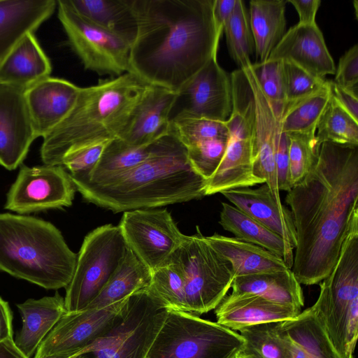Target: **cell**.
Instances as JSON below:
<instances>
[{
  "instance_id": "cell-1",
  "label": "cell",
  "mask_w": 358,
  "mask_h": 358,
  "mask_svg": "<svg viewBox=\"0 0 358 358\" xmlns=\"http://www.w3.org/2000/svg\"><path fill=\"white\" fill-rule=\"evenodd\" d=\"M287 192L296 231L291 270L301 285L319 284L358 216V146L323 143L309 173Z\"/></svg>"
},
{
  "instance_id": "cell-2",
  "label": "cell",
  "mask_w": 358,
  "mask_h": 358,
  "mask_svg": "<svg viewBox=\"0 0 358 358\" xmlns=\"http://www.w3.org/2000/svg\"><path fill=\"white\" fill-rule=\"evenodd\" d=\"M214 0H131L137 31L129 71L145 83L179 93L217 55Z\"/></svg>"
},
{
  "instance_id": "cell-3",
  "label": "cell",
  "mask_w": 358,
  "mask_h": 358,
  "mask_svg": "<svg viewBox=\"0 0 358 358\" xmlns=\"http://www.w3.org/2000/svg\"><path fill=\"white\" fill-rule=\"evenodd\" d=\"M73 183L88 202L119 213L201 199L206 196V180L173 136L162 150L122 173L99 183Z\"/></svg>"
},
{
  "instance_id": "cell-4",
  "label": "cell",
  "mask_w": 358,
  "mask_h": 358,
  "mask_svg": "<svg viewBox=\"0 0 358 358\" xmlns=\"http://www.w3.org/2000/svg\"><path fill=\"white\" fill-rule=\"evenodd\" d=\"M149 85L126 73L81 87L70 113L43 138L40 150L43 164L62 166L63 157L75 148L100 139L120 138Z\"/></svg>"
},
{
  "instance_id": "cell-5",
  "label": "cell",
  "mask_w": 358,
  "mask_h": 358,
  "mask_svg": "<svg viewBox=\"0 0 358 358\" xmlns=\"http://www.w3.org/2000/svg\"><path fill=\"white\" fill-rule=\"evenodd\" d=\"M77 259L61 231L36 217L0 213V271L47 289L69 285Z\"/></svg>"
},
{
  "instance_id": "cell-6",
  "label": "cell",
  "mask_w": 358,
  "mask_h": 358,
  "mask_svg": "<svg viewBox=\"0 0 358 358\" xmlns=\"http://www.w3.org/2000/svg\"><path fill=\"white\" fill-rule=\"evenodd\" d=\"M311 306L341 358H355L358 336V217L342 244L337 262L320 283Z\"/></svg>"
},
{
  "instance_id": "cell-7",
  "label": "cell",
  "mask_w": 358,
  "mask_h": 358,
  "mask_svg": "<svg viewBox=\"0 0 358 358\" xmlns=\"http://www.w3.org/2000/svg\"><path fill=\"white\" fill-rule=\"evenodd\" d=\"M244 339L217 322L169 309L145 358H236Z\"/></svg>"
},
{
  "instance_id": "cell-8",
  "label": "cell",
  "mask_w": 358,
  "mask_h": 358,
  "mask_svg": "<svg viewBox=\"0 0 358 358\" xmlns=\"http://www.w3.org/2000/svg\"><path fill=\"white\" fill-rule=\"evenodd\" d=\"M181 271L187 312L201 315L215 309L231 287L234 278L230 263L210 243L196 227L166 259Z\"/></svg>"
},
{
  "instance_id": "cell-9",
  "label": "cell",
  "mask_w": 358,
  "mask_h": 358,
  "mask_svg": "<svg viewBox=\"0 0 358 358\" xmlns=\"http://www.w3.org/2000/svg\"><path fill=\"white\" fill-rule=\"evenodd\" d=\"M169 308L148 288L127 300L115 325L73 358H145Z\"/></svg>"
},
{
  "instance_id": "cell-10",
  "label": "cell",
  "mask_w": 358,
  "mask_h": 358,
  "mask_svg": "<svg viewBox=\"0 0 358 358\" xmlns=\"http://www.w3.org/2000/svg\"><path fill=\"white\" fill-rule=\"evenodd\" d=\"M231 89L232 108L225 121L229 139L220 164L206 180V196L265 183L253 173L255 106L252 90L249 84L243 81L233 83Z\"/></svg>"
},
{
  "instance_id": "cell-11",
  "label": "cell",
  "mask_w": 358,
  "mask_h": 358,
  "mask_svg": "<svg viewBox=\"0 0 358 358\" xmlns=\"http://www.w3.org/2000/svg\"><path fill=\"white\" fill-rule=\"evenodd\" d=\"M128 246L119 226L99 227L84 238L73 276L66 287V312L85 310L124 259Z\"/></svg>"
},
{
  "instance_id": "cell-12",
  "label": "cell",
  "mask_w": 358,
  "mask_h": 358,
  "mask_svg": "<svg viewBox=\"0 0 358 358\" xmlns=\"http://www.w3.org/2000/svg\"><path fill=\"white\" fill-rule=\"evenodd\" d=\"M57 8L69 45L85 69L110 78L129 73L127 41L80 16L67 0L57 1Z\"/></svg>"
},
{
  "instance_id": "cell-13",
  "label": "cell",
  "mask_w": 358,
  "mask_h": 358,
  "mask_svg": "<svg viewBox=\"0 0 358 358\" xmlns=\"http://www.w3.org/2000/svg\"><path fill=\"white\" fill-rule=\"evenodd\" d=\"M118 226L128 248L151 272L166 261L185 237L166 209L125 211Z\"/></svg>"
},
{
  "instance_id": "cell-14",
  "label": "cell",
  "mask_w": 358,
  "mask_h": 358,
  "mask_svg": "<svg viewBox=\"0 0 358 358\" xmlns=\"http://www.w3.org/2000/svg\"><path fill=\"white\" fill-rule=\"evenodd\" d=\"M127 299L103 308L65 312L38 346L34 358H69L76 355L110 330Z\"/></svg>"
},
{
  "instance_id": "cell-15",
  "label": "cell",
  "mask_w": 358,
  "mask_h": 358,
  "mask_svg": "<svg viewBox=\"0 0 358 358\" xmlns=\"http://www.w3.org/2000/svg\"><path fill=\"white\" fill-rule=\"evenodd\" d=\"M76 187L63 166H21L5 208L26 214L72 204Z\"/></svg>"
},
{
  "instance_id": "cell-16",
  "label": "cell",
  "mask_w": 358,
  "mask_h": 358,
  "mask_svg": "<svg viewBox=\"0 0 358 358\" xmlns=\"http://www.w3.org/2000/svg\"><path fill=\"white\" fill-rule=\"evenodd\" d=\"M178 95L185 103L175 115L225 122L231 114V78L218 64L217 55L182 87Z\"/></svg>"
},
{
  "instance_id": "cell-17",
  "label": "cell",
  "mask_w": 358,
  "mask_h": 358,
  "mask_svg": "<svg viewBox=\"0 0 358 358\" xmlns=\"http://www.w3.org/2000/svg\"><path fill=\"white\" fill-rule=\"evenodd\" d=\"M24 92L0 83V165L9 171L22 164L36 139Z\"/></svg>"
},
{
  "instance_id": "cell-18",
  "label": "cell",
  "mask_w": 358,
  "mask_h": 358,
  "mask_svg": "<svg viewBox=\"0 0 358 358\" xmlns=\"http://www.w3.org/2000/svg\"><path fill=\"white\" fill-rule=\"evenodd\" d=\"M241 70L248 80L254 99L253 173L268 185L276 200L282 203L275 162L276 136L280 124L256 79L251 65Z\"/></svg>"
},
{
  "instance_id": "cell-19",
  "label": "cell",
  "mask_w": 358,
  "mask_h": 358,
  "mask_svg": "<svg viewBox=\"0 0 358 358\" xmlns=\"http://www.w3.org/2000/svg\"><path fill=\"white\" fill-rule=\"evenodd\" d=\"M80 90L69 80L50 76L25 90L36 138L47 136L64 120L73 108Z\"/></svg>"
},
{
  "instance_id": "cell-20",
  "label": "cell",
  "mask_w": 358,
  "mask_h": 358,
  "mask_svg": "<svg viewBox=\"0 0 358 358\" xmlns=\"http://www.w3.org/2000/svg\"><path fill=\"white\" fill-rule=\"evenodd\" d=\"M268 59L291 62L322 79L336 71L334 59L316 23H298L289 28Z\"/></svg>"
},
{
  "instance_id": "cell-21",
  "label": "cell",
  "mask_w": 358,
  "mask_h": 358,
  "mask_svg": "<svg viewBox=\"0 0 358 358\" xmlns=\"http://www.w3.org/2000/svg\"><path fill=\"white\" fill-rule=\"evenodd\" d=\"M179 95L150 85L120 138L129 145H149L169 134L171 113Z\"/></svg>"
},
{
  "instance_id": "cell-22",
  "label": "cell",
  "mask_w": 358,
  "mask_h": 358,
  "mask_svg": "<svg viewBox=\"0 0 358 358\" xmlns=\"http://www.w3.org/2000/svg\"><path fill=\"white\" fill-rule=\"evenodd\" d=\"M231 203L282 236L294 249L296 231L290 210L279 203L267 184L239 187L221 193Z\"/></svg>"
},
{
  "instance_id": "cell-23",
  "label": "cell",
  "mask_w": 358,
  "mask_h": 358,
  "mask_svg": "<svg viewBox=\"0 0 358 358\" xmlns=\"http://www.w3.org/2000/svg\"><path fill=\"white\" fill-rule=\"evenodd\" d=\"M301 312L255 294L232 292L215 308L216 322L235 331L258 324L292 320Z\"/></svg>"
},
{
  "instance_id": "cell-24",
  "label": "cell",
  "mask_w": 358,
  "mask_h": 358,
  "mask_svg": "<svg viewBox=\"0 0 358 358\" xmlns=\"http://www.w3.org/2000/svg\"><path fill=\"white\" fill-rule=\"evenodd\" d=\"M56 8L55 0H0V63L25 34L34 32Z\"/></svg>"
},
{
  "instance_id": "cell-25",
  "label": "cell",
  "mask_w": 358,
  "mask_h": 358,
  "mask_svg": "<svg viewBox=\"0 0 358 358\" xmlns=\"http://www.w3.org/2000/svg\"><path fill=\"white\" fill-rule=\"evenodd\" d=\"M50 61L34 32L25 34L0 63V83L27 90L50 76Z\"/></svg>"
},
{
  "instance_id": "cell-26",
  "label": "cell",
  "mask_w": 358,
  "mask_h": 358,
  "mask_svg": "<svg viewBox=\"0 0 358 358\" xmlns=\"http://www.w3.org/2000/svg\"><path fill=\"white\" fill-rule=\"evenodd\" d=\"M291 358H341L311 307L292 320L278 322Z\"/></svg>"
},
{
  "instance_id": "cell-27",
  "label": "cell",
  "mask_w": 358,
  "mask_h": 358,
  "mask_svg": "<svg viewBox=\"0 0 358 358\" xmlns=\"http://www.w3.org/2000/svg\"><path fill=\"white\" fill-rule=\"evenodd\" d=\"M17 306L22 315V327L15 343L31 358L66 312L64 299L56 292L52 296L27 299Z\"/></svg>"
},
{
  "instance_id": "cell-28",
  "label": "cell",
  "mask_w": 358,
  "mask_h": 358,
  "mask_svg": "<svg viewBox=\"0 0 358 358\" xmlns=\"http://www.w3.org/2000/svg\"><path fill=\"white\" fill-rule=\"evenodd\" d=\"M173 139L171 134L146 145L134 146L120 138L112 139L105 148L101 157L88 174L81 176H70L72 182L99 183L122 173L144 162L159 152Z\"/></svg>"
},
{
  "instance_id": "cell-29",
  "label": "cell",
  "mask_w": 358,
  "mask_h": 358,
  "mask_svg": "<svg viewBox=\"0 0 358 358\" xmlns=\"http://www.w3.org/2000/svg\"><path fill=\"white\" fill-rule=\"evenodd\" d=\"M220 224L235 238L259 246L283 259L292 268L294 248L282 236L248 216L232 204L222 203Z\"/></svg>"
},
{
  "instance_id": "cell-30",
  "label": "cell",
  "mask_w": 358,
  "mask_h": 358,
  "mask_svg": "<svg viewBox=\"0 0 358 358\" xmlns=\"http://www.w3.org/2000/svg\"><path fill=\"white\" fill-rule=\"evenodd\" d=\"M207 238L230 263L234 278L289 268L282 258L256 245L217 233Z\"/></svg>"
},
{
  "instance_id": "cell-31",
  "label": "cell",
  "mask_w": 358,
  "mask_h": 358,
  "mask_svg": "<svg viewBox=\"0 0 358 358\" xmlns=\"http://www.w3.org/2000/svg\"><path fill=\"white\" fill-rule=\"evenodd\" d=\"M231 288L234 294H255L300 310L304 305L301 284L290 268L235 277Z\"/></svg>"
},
{
  "instance_id": "cell-32",
  "label": "cell",
  "mask_w": 358,
  "mask_h": 358,
  "mask_svg": "<svg viewBox=\"0 0 358 358\" xmlns=\"http://www.w3.org/2000/svg\"><path fill=\"white\" fill-rule=\"evenodd\" d=\"M80 16L93 24L133 43L137 24L131 0H67Z\"/></svg>"
},
{
  "instance_id": "cell-33",
  "label": "cell",
  "mask_w": 358,
  "mask_h": 358,
  "mask_svg": "<svg viewBox=\"0 0 358 358\" xmlns=\"http://www.w3.org/2000/svg\"><path fill=\"white\" fill-rule=\"evenodd\" d=\"M285 0H252L249 22L259 62L266 61L285 33Z\"/></svg>"
},
{
  "instance_id": "cell-34",
  "label": "cell",
  "mask_w": 358,
  "mask_h": 358,
  "mask_svg": "<svg viewBox=\"0 0 358 358\" xmlns=\"http://www.w3.org/2000/svg\"><path fill=\"white\" fill-rule=\"evenodd\" d=\"M151 274V271L128 248L117 268L85 309L103 308L127 299L149 286Z\"/></svg>"
},
{
  "instance_id": "cell-35",
  "label": "cell",
  "mask_w": 358,
  "mask_h": 358,
  "mask_svg": "<svg viewBox=\"0 0 358 358\" xmlns=\"http://www.w3.org/2000/svg\"><path fill=\"white\" fill-rule=\"evenodd\" d=\"M331 98L330 82L314 92L288 103L279 123L280 131L287 135L315 136L317 124Z\"/></svg>"
},
{
  "instance_id": "cell-36",
  "label": "cell",
  "mask_w": 358,
  "mask_h": 358,
  "mask_svg": "<svg viewBox=\"0 0 358 358\" xmlns=\"http://www.w3.org/2000/svg\"><path fill=\"white\" fill-rule=\"evenodd\" d=\"M278 322H266L241 329L245 346L240 353L251 358H291L285 338L279 334Z\"/></svg>"
},
{
  "instance_id": "cell-37",
  "label": "cell",
  "mask_w": 358,
  "mask_h": 358,
  "mask_svg": "<svg viewBox=\"0 0 358 358\" xmlns=\"http://www.w3.org/2000/svg\"><path fill=\"white\" fill-rule=\"evenodd\" d=\"M316 130L317 148L323 143L358 146V121L343 109L332 95Z\"/></svg>"
},
{
  "instance_id": "cell-38",
  "label": "cell",
  "mask_w": 358,
  "mask_h": 358,
  "mask_svg": "<svg viewBox=\"0 0 358 358\" xmlns=\"http://www.w3.org/2000/svg\"><path fill=\"white\" fill-rule=\"evenodd\" d=\"M225 34L231 57L243 69L252 63L250 55L253 51V38L249 22V16L243 1L237 0L235 8L226 22Z\"/></svg>"
},
{
  "instance_id": "cell-39",
  "label": "cell",
  "mask_w": 358,
  "mask_h": 358,
  "mask_svg": "<svg viewBox=\"0 0 358 358\" xmlns=\"http://www.w3.org/2000/svg\"><path fill=\"white\" fill-rule=\"evenodd\" d=\"M148 289L169 309L187 312L185 280L180 269L166 260L152 271Z\"/></svg>"
},
{
  "instance_id": "cell-40",
  "label": "cell",
  "mask_w": 358,
  "mask_h": 358,
  "mask_svg": "<svg viewBox=\"0 0 358 358\" xmlns=\"http://www.w3.org/2000/svg\"><path fill=\"white\" fill-rule=\"evenodd\" d=\"M169 134L187 148L196 143L211 139H228L225 122L180 115L171 117Z\"/></svg>"
},
{
  "instance_id": "cell-41",
  "label": "cell",
  "mask_w": 358,
  "mask_h": 358,
  "mask_svg": "<svg viewBox=\"0 0 358 358\" xmlns=\"http://www.w3.org/2000/svg\"><path fill=\"white\" fill-rule=\"evenodd\" d=\"M256 79L278 123L285 110L286 97L282 60H266L251 64Z\"/></svg>"
},
{
  "instance_id": "cell-42",
  "label": "cell",
  "mask_w": 358,
  "mask_h": 358,
  "mask_svg": "<svg viewBox=\"0 0 358 358\" xmlns=\"http://www.w3.org/2000/svg\"><path fill=\"white\" fill-rule=\"evenodd\" d=\"M287 136L289 182L292 188L309 173L315 164L319 148L316 145L315 136L301 134Z\"/></svg>"
},
{
  "instance_id": "cell-43",
  "label": "cell",
  "mask_w": 358,
  "mask_h": 358,
  "mask_svg": "<svg viewBox=\"0 0 358 358\" xmlns=\"http://www.w3.org/2000/svg\"><path fill=\"white\" fill-rule=\"evenodd\" d=\"M228 139L208 140L185 148L192 167L206 180L211 177L220 164Z\"/></svg>"
},
{
  "instance_id": "cell-44",
  "label": "cell",
  "mask_w": 358,
  "mask_h": 358,
  "mask_svg": "<svg viewBox=\"0 0 358 358\" xmlns=\"http://www.w3.org/2000/svg\"><path fill=\"white\" fill-rule=\"evenodd\" d=\"M112 139L97 140L68 152L62 158V166L70 171L71 176H81L90 173Z\"/></svg>"
},
{
  "instance_id": "cell-45",
  "label": "cell",
  "mask_w": 358,
  "mask_h": 358,
  "mask_svg": "<svg viewBox=\"0 0 358 358\" xmlns=\"http://www.w3.org/2000/svg\"><path fill=\"white\" fill-rule=\"evenodd\" d=\"M282 61L287 104L314 92L326 82L291 62Z\"/></svg>"
},
{
  "instance_id": "cell-46",
  "label": "cell",
  "mask_w": 358,
  "mask_h": 358,
  "mask_svg": "<svg viewBox=\"0 0 358 358\" xmlns=\"http://www.w3.org/2000/svg\"><path fill=\"white\" fill-rule=\"evenodd\" d=\"M334 83L358 96V45L355 44L339 59Z\"/></svg>"
},
{
  "instance_id": "cell-47",
  "label": "cell",
  "mask_w": 358,
  "mask_h": 358,
  "mask_svg": "<svg viewBox=\"0 0 358 358\" xmlns=\"http://www.w3.org/2000/svg\"><path fill=\"white\" fill-rule=\"evenodd\" d=\"M275 162L279 190L289 191L291 189L289 172V138L280 131L275 142Z\"/></svg>"
},
{
  "instance_id": "cell-48",
  "label": "cell",
  "mask_w": 358,
  "mask_h": 358,
  "mask_svg": "<svg viewBox=\"0 0 358 358\" xmlns=\"http://www.w3.org/2000/svg\"><path fill=\"white\" fill-rule=\"evenodd\" d=\"M329 82L333 98L343 109L358 121V96L338 85L334 81Z\"/></svg>"
},
{
  "instance_id": "cell-49",
  "label": "cell",
  "mask_w": 358,
  "mask_h": 358,
  "mask_svg": "<svg viewBox=\"0 0 358 358\" xmlns=\"http://www.w3.org/2000/svg\"><path fill=\"white\" fill-rule=\"evenodd\" d=\"M237 0H214L213 20L216 36L220 39L224 27L234 12Z\"/></svg>"
},
{
  "instance_id": "cell-50",
  "label": "cell",
  "mask_w": 358,
  "mask_h": 358,
  "mask_svg": "<svg viewBox=\"0 0 358 358\" xmlns=\"http://www.w3.org/2000/svg\"><path fill=\"white\" fill-rule=\"evenodd\" d=\"M291 3L299 17V23L311 24L315 22V16L320 7V0H287Z\"/></svg>"
},
{
  "instance_id": "cell-51",
  "label": "cell",
  "mask_w": 358,
  "mask_h": 358,
  "mask_svg": "<svg viewBox=\"0 0 358 358\" xmlns=\"http://www.w3.org/2000/svg\"><path fill=\"white\" fill-rule=\"evenodd\" d=\"M12 320L8 303L0 297V343L13 338Z\"/></svg>"
},
{
  "instance_id": "cell-52",
  "label": "cell",
  "mask_w": 358,
  "mask_h": 358,
  "mask_svg": "<svg viewBox=\"0 0 358 358\" xmlns=\"http://www.w3.org/2000/svg\"><path fill=\"white\" fill-rule=\"evenodd\" d=\"M0 358H30L16 345L13 338L0 343Z\"/></svg>"
},
{
  "instance_id": "cell-53",
  "label": "cell",
  "mask_w": 358,
  "mask_h": 358,
  "mask_svg": "<svg viewBox=\"0 0 358 358\" xmlns=\"http://www.w3.org/2000/svg\"><path fill=\"white\" fill-rule=\"evenodd\" d=\"M354 6L355 8V14H356V16L357 17V1H354Z\"/></svg>"
},
{
  "instance_id": "cell-54",
  "label": "cell",
  "mask_w": 358,
  "mask_h": 358,
  "mask_svg": "<svg viewBox=\"0 0 358 358\" xmlns=\"http://www.w3.org/2000/svg\"><path fill=\"white\" fill-rule=\"evenodd\" d=\"M236 358H251V357H246V356H244L241 354H239Z\"/></svg>"
},
{
  "instance_id": "cell-55",
  "label": "cell",
  "mask_w": 358,
  "mask_h": 358,
  "mask_svg": "<svg viewBox=\"0 0 358 358\" xmlns=\"http://www.w3.org/2000/svg\"><path fill=\"white\" fill-rule=\"evenodd\" d=\"M69 358H73V357H69Z\"/></svg>"
}]
</instances>
